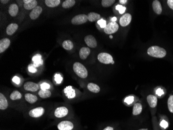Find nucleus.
Returning <instances> with one entry per match:
<instances>
[{
    "mask_svg": "<svg viewBox=\"0 0 173 130\" xmlns=\"http://www.w3.org/2000/svg\"><path fill=\"white\" fill-rule=\"evenodd\" d=\"M147 53L151 56L161 59L167 55V51L165 49L158 47V46H152L148 49Z\"/></svg>",
    "mask_w": 173,
    "mask_h": 130,
    "instance_id": "1",
    "label": "nucleus"
},
{
    "mask_svg": "<svg viewBox=\"0 0 173 130\" xmlns=\"http://www.w3.org/2000/svg\"><path fill=\"white\" fill-rule=\"evenodd\" d=\"M73 69L75 74L81 78H86L87 77L88 71L84 66L78 62H76L73 65Z\"/></svg>",
    "mask_w": 173,
    "mask_h": 130,
    "instance_id": "2",
    "label": "nucleus"
},
{
    "mask_svg": "<svg viewBox=\"0 0 173 130\" xmlns=\"http://www.w3.org/2000/svg\"><path fill=\"white\" fill-rule=\"evenodd\" d=\"M118 29L119 25L116 22H111L107 24L105 28L104 29V31L107 35H112L116 32Z\"/></svg>",
    "mask_w": 173,
    "mask_h": 130,
    "instance_id": "3",
    "label": "nucleus"
},
{
    "mask_svg": "<svg viewBox=\"0 0 173 130\" xmlns=\"http://www.w3.org/2000/svg\"><path fill=\"white\" fill-rule=\"evenodd\" d=\"M87 15L85 14H79L76 15L75 17L73 18L72 19V23L74 25H79L86 23L88 22Z\"/></svg>",
    "mask_w": 173,
    "mask_h": 130,
    "instance_id": "4",
    "label": "nucleus"
},
{
    "mask_svg": "<svg viewBox=\"0 0 173 130\" xmlns=\"http://www.w3.org/2000/svg\"><path fill=\"white\" fill-rule=\"evenodd\" d=\"M97 59L99 62L104 64L112 63L113 61L112 56L107 53H101L97 56Z\"/></svg>",
    "mask_w": 173,
    "mask_h": 130,
    "instance_id": "5",
    "label": "nucleus"
},
{
    "mask_svg": "<svg viewBox=\"0 0 173 130\" xmlns=\"http://www.w3.org/2000/svg\"><path fill=\"white\" fill-rule=\"evenodd\" d=\"M132 20V16L130 14L126 13L121 17L119 23L122 27H126L129 25Z\"/></svg>",
    "mask_w": 173,
    "mask_h": 130,
    "instance_id": "6",
    "label": "nucleus"
},
{
    "mask_svg": "<svg viewBox=\"0 0 173 130\" xmlns=\"http://www.w3.org/2000/svg\"><path fill=\"white\" fill-rule=\"evenodd\" d=\"M44 112V109L43 107H39L30 110L29 115L32 118H38L43 115Z\"/></svg>",
    "mask_w": 173,
    "mask_h": 130,
    "instance_id": "7",
    "label": "nucleus"
},
{
    "mask_svg": "<svg viewBox=\"0 0 173 130\" xmlns=\"http://www.w3.org/2000/svg\"><path fill=\"white\" fill-rule=\"evenodd\" d=\"M85 42L87 45L91 48H94L97 46V41L96 39L92 35H87L85 38Z\"/></svg>",
    "mask_w": 173,
    "mask_h": 130,
    "instance_id": "8",
    "label": "nucleus"
},
{
    "mask_svg": "<svg viewBox=\"0 0 173 130\" xmlns=\"http://www.w3.org/2000/svg\"><path fill=\"white\" fill-rule=\"evenodd\" d=\"M73 128V124L71 122L68 121L61 122L58 125V128L59 130H72Z\"/></svg>",
    "mask_w": 173,
    "mask_h": 130,
    "instance_id": "9",
    "label": "nucleus"
},
{
    "mask_svg": "<svg viewBox=\"0 0 173 130\" xmlns=\"http://www.w3.org/2000/svg\"><path fill=\"white\" fill-rule=\"evenodd\" d=\"M68 113V109L65 107H58L55 110L54 115L57 118H63Z\"/></svg>",
    "mask_w": 173,
    "mask_h": 130,
    "instance_id": "10",
    "label": "nucleus"
},
{
    "mask_svg": "<svg viewBox=\"0 0 173 130\" xmlns=\"http://www.w3.org/2000/svg\"><path fill=\"white\" fill-rule=\"evenodd\" d=\"M42 11H43V9L41 8V7L40 6H37L35 8L32 10L30 13V18L32 20L36 19L41 14Z\"/></svg>",
    "mask_w": 173,
    "mask_h": 130,
    "instance_id": "11",
    "label": "nucleus"
},
{
    "mask_svg": "<svg viewBox=\"0 0 173 130\" xmlns=\"http://www.w3.org/2000/svg\"><path fill=\"white\" fill-rule=\"evenodd\" d=\"M10 44V41L8 38L1 39L0 41V53L5 52L9 47Z\"/></svg>",
    "mask_w": 173,
    "mask_h": 130,
    "instance_id": "12",
    "label": "nucleus"
},
{
    "mask_svg": "<svg viewBox=\"0 0 173 130\" xmlns=\"http://www.w3.org/2000/svg\"><path fill=\"white\" fill-rule=\"evenodd\" d=\"M24 88L26 91L36 92L39 89V86L37 84L32 82H27L24 84Z\"/></svg>",
    "mask_w": 173,
    "mask_h": 130,
    "instance_id": "13",
    "label": "nucleus"
},
{
    "mask_svg": "<svg viewBox=\"0 0 173 130\" xmlns=\"http://www.w3.org/2000/svg\"><path fill=\"white\" fill-rule=\"evenodd\" d=\"M24 7L27 10H33L37 6V2L35 0H24Z\"/></svg>",
    "mask_w": 173,
    "mask_h": 130,
    "instance_id": "14",
    "label": "nucleus"
},
{
    "mask_svg": "<svg viewBox=\"0 0 173 130\" xmlns=\"http://www.w3.org/2000/svg\"><path fill=\"white\" fill-rule=\"evenodd\" d=\"M65 94L68 97V99H72L74 98L76 96V93L74 89L71 86L66 87L64 90Z\"/></svg>",
    "mask_w": 173,
    "mask_h": 130,
    "instance_id": "15",
    "label": "nucleus"
},
{
    "mask_svg": "<svg viewBox=\"0 0 173 130\" xmlns=\"http://www.w3.org/2000/svg\"><path fill=\"white\" fill-rule=\"evenodd\" d=\"M90 50L89 47H83L81 48L79 51V57L81 59L85 60L87 58L89 54H90Z\"/></svg>",
    "mask_w": 173,
    "mask_h": 130,
    "instance_id": "16",
    "label": "nucleus"
},
{
    "mask_svg": "<svg viewBox=\"0 0 173 130\" xmlns=\"http://www.w3.org/2000/svg\"><path fill=\"white\" fill-rule=\"evenodd\" d=\"M152 7L154 12L158 15H160L162 12V8L161 4L160 2L158 0L153 1L152 3Z\"/></svg>",
    "mask_w": 173,
    "mask_h": 130,
    "instance_id": "17",
    "label": "nucleus"
},
{
    "mask_svg": "<svg viewBox=\"0 0 173 130\" xmlns=\"http://www.w3.org/2000/svg\"><path fill=\"white\" fill-rule=\"evenodd\" d=\"M18 26L17 23H10L6 28V33L8 35H13L18 29Z\"/></svg>",
    "mask_w": 173,
    "mask_h": 130,
    "instance_id": "18",
    "label": "nucleus"
},
{
    "mask_svg": "<svg viewBox=\"0 0 173 130\" xmlns=\"http://www.w3.org/2000/svg\"><path fill=\"white\" fill-rule=\"evenodd\" d=\"M147 102L151 108H155L157 105V97L153 95H149L147 97Z\"/></svg>",
    "mask_w": 173,
    "mask_h": 130,
    "instance_id": "19",
    "label": "nucleus"
},
{
    "mask_svg": "<svg viewBox=\"0 0 173 130\" xmlns=\"http://www.w3.org/2000/svg\"><path fill=\"white\" fill-rule=\"evenodd\" d=\"M8 107V103L5 96L2 93H0V109L5 110Z\"/></svg>",
    "mask_w": 173,
    "mask_h": 130,
    "instance_id": "20",
    "label": "nucleus"
},
{
    "mask_svg": "<svg viewBox=\"0 0 173 130\" xmlns=\"http://www.w3.org/2000/svg\"><path fill=\"white\" fill-rule=\"evenodd\" d=\"M33 65L35 67H38L43 65V61L41 59V56L40 54H36L32 58Z\"/></svg>",
    "mask_w": 173,
    "mask_h": 130,
    "instance_id": "21",
    "label": "nucleus"
},
{
    "mask_svg": "<svg viewBox=\"0 0 173 130\" xmlns=\"http://www.w3.org/2000/svg\"><path fill=\"white\" fill-rule=\"evenodd\" d=\"M88 19L89 22H94L98 21L101 18V16L99 14L96 13L94 12H91L87 15Z\"/></svg>",
    "mask_w": 173,
    "mask_h": 130,
    "instance_id": "22",
    "label": "nucleus"
},
{
    "mask_svg": "<svg viewBox=\"0 0 173 130\" xmlns=\"http://www.w3.org/2000/svg\"><path fill=\"white\" fill-rule=\"evenodd\" d=\"M19 11L18 6L16 4H12V5H10L8 10L9 14L12 17H15Z\"/></svg>",
    "mask_w": 173,
    "mask_h": 130,
    "instance_id": "23",
    "label": "nucleus"
},
{
    "mask_svg": "<svg viewBox=\"0 0 173 130\" xmlns=\"http://www.w3.org/2000/svg\"><path fill=\"white\" fill-rule=\"evenodd\" d=\"M88 89L91 92L94 93H97L100 91V87L96 84L93 83H90L87 85Z\"/></svg>",
    "mask_w": 173,
    "mask_h": 130,
    "instance_id": "24",
    "label": "nucleus"
},
{
    "mask_svg": "<svg viewBox=\"0 0 173 130\" xmlns=\"http://www.w3.org/2000/svg\"><path fill=\"white\" fill-rule=\"evenodd\" d=\"M60 0H45V3L49 7H55L58 6L60 4Z\"/></svg>",
    "mask_w": 173,
    "mask_h": 130,
    "instance_id": "25",
    "label": "nucleus"
},
{
    "mask_svg": "<svg viewBox=\"0 0 173 130\" xmlns=\"http://www.w3.org/2000/svg\"><path fill=\"white\" fill-rule=\"evenodd\" d=\"M25 97L26 100L30 104L35 103L37 100V96L32 94L26 93Z\"/></svg>",
    "mask_w": 173,
    "mask_h": 130,
    "instance_id": "26",
    "label": "nucleus"
},
{
    "mask_svg": "<svg viewBox=\"0 0 173 130\" xmlns=\"http://www.w3.org/2000/svg\"><path fill=\"white\" fill-rule=\"evenodd\" d=\"M142 104L140 103L135 104L134 105L133 108V115H138L142 112Z\"/></svg>",
    "mask_w": 173,
    "mask_h": 130,
    "instance_id": "27",
    "label": "nucleus"
},
{
    "mask_svg": "<svg viewBox=\"0 0 173 130\" xmlns=\"http://www.w3.org/2000/svg\"><path fill=\"white\" fill-rule=\"evenodd\" d=\"M62 47L66 50H71L74 47V44L70 40H65V41L63 42Z\"/></svg>",
    "mask_w": 173,
    "mask_h": 130,
    "instance_id": "28",
    "label": "nucleus"
},
{
    "mask_svg": "<svg viewBox=\"0 0 173 130\" xmlns=\"http://www.w3.org/2000/svg\"><path fill=\"white\" fill-rule=\"evenodd\" d=\"M38 95L41 98L46 99L51 96V93L48 90H41L38 92Z\"/></svg>",
    "mask_w": 173,
    "mask_h": 130,
    "instance_id": "29",
    "label": "nucleus"
},
{
    "mask_svg": "<svg viewBox=\"0 0 173 130\" xmlns=\"http://www.w3.org/2000/svg\"><path fill=\"white\" fill-rule=\"evenodd\" d=\"M75 0H66L63 2L62 7L65 9H69L75 5Z\"/></svg>",
    "mask_w": 173,
    "mask_h": 130,
    "instance_id": "30",
    "label": "nucleus"
},
{
    "mask_svg": "<svg viewBox=\"0 0 173 130\" xmlns=\"http://www.w3.org/2000/svg\"><path fill=\"white\" fill-rule=\"evenodd\" d=\"M22 95L20 92L17 91H15L10 95V99L13 100H17L22 99Z\"/></svg>",
    "mask_w": 173,
    "mask_h": 130,
    "instance_id": "31",
    "label": "nucleus"
},
{
    "mask_svg": "<svg viewBox=\"0 0 173 130\" xmlns=\"http://www.w3.org/2000/svg\"><path fill=\"white\" fill-rule=\"evenodd\" d=\"M115 2V0H103L102 1V5L104 7H108Z\"/></svg>",
    "mask_w": 173,
    "mask_h": 130,
    "instance_id": "32",
    "label": "nucleus"
},
{
    "mask_svg": "<svg viewBox=\"0 0 173 130\" xmlns=\"http://www.w3.org/2000/svg\"><path fill=\"white\" fill-rule=\"evenodd\" d=\"M168 110L171 113H173V95L170 96L167 101Z\"/></svg>",
    "mask_w": 173,
    "mask_h": 130,
    "instance_id": "33",
    "label": "nucleus"
},
{
    "mask_svg": "<svg viewBox=\"0 0 173 130\" xmlns=\"http://www.w3.org/2000/svg\"><path fill=\"white\" fill-rule=\"evenodd\" d=\"M116 9L117 10H118L121 14H124L125 12L126 7L123 6L122 5H117L116 7Z\"/></svg>",
    "mask_w": 173,
    "mask_h": 130,
    "instance_id": "34",
    "label": "nucleus"
},
{
    "mask_svg": "<svg viewBox=\"0 0 173 130\" xmlns=\"http://www.w3.org/2000/svg\"><path fill=\"white\" fill-rule=\"evenodd\" d=\"M97 23L100 25V27L102 28H105L106 25H107L106 22L104 19H101L98 20L97 22Z\"/></svg>",
    "mask_w": 173,
    "mask_h": 130,
    "instance_id": "35",
    "label": "nucleus"
},
{
    "mask_svg": "<svg viewBox=\"0 0 173 130\" xmlns=\"http://www.w3.org/2000/svg\"><path fill=\"white\" fill-rule=\"evenodd\" d=\"M54 80L57 83L60 84L63 80L62 77H61L60 74H56L54 75Z\"/></svg>",
    "mask_w": 173,
    "mask_h": 130,
    "instance_id": "36",
    "label": "nucleus"
},
{
    "mask_svg": "<svg viewBox=\"0 0 173 130\" xmlns=\"http://www.w3.org/2000/svg\"><path fill=\"white\" fill-rule=\"evenodd\" d=\"M134 101V97L133 96H129L125 98L124 100V102L128 104H132Z\"/></svg>",
    "mask_w": 173,
    "mask_h": 130,
    "instance_id": "37",
    "label": "nucleus"
},
{
    "mask_svg": "<svg viewBox=\"0 0 173 130\" xmlns=\"http://www.w3.org/2000/svg\"><path fill=\"white\" fill-rule=\"evenodd\" d=\"M28 70L31 73H35L37 71L36 67L33 65H30L29 66Z\"/></svg>",
    "mask_w": 173,
    "mask_h": 130,
    "instance_id": "38",
    "label": "nucleus"
},
{
    "mask_svg": "<svg viewBox=\"0 0 173 130\" xmlns=\"http://www.w3.org/2000/svg\"><path fill=\"white\" fill-rule=\"evenodd\" d=\"M41 90H48L50 88V85L47 83H43L41 85Z\"/></svg>",
    "mask_w": 173,
    "mask_h": 130,
    "instance_id": "39",
    "label": "nucleus"
},
{
    "mask_svg": "<svg viewBox=\"0 0 173 130\" xmlns=\"http://www.w3.org/2000/svg\"><path fill=\"white\" fill-rule=\"evenodd\" d=\"M160 125L163 128H166L168 127V123L165 120H162L161 123H160Z\"/></svg>",
    "mask_w": 173,
    "mask_h": 130,
    "instance_id": "40",
    "label": "nucleus"
},
{
    "mask_svg": "<svg viewBox=\"0 0 173 130\" xmlns=\"http://www.w3.org/2000/svg\"><path fill=\"white\" fill-rule=\"evenodd\" d=\"M12 80H13V81L14 83L17 84H19L20 83V78H19V77H17V76H15V77H14Z\"/></svg>",
    "mask_w": 173,
    "mask_h": 130,
    "instance_id": "41",
    "label": "nucleus"
},
{
    "mask_svg": "<svg viewBox=\"0 0 173 130\" xmlns=\"http://www.w3.org/2000/svg\"><path fill=\"white\" fill-rule=\"evenodd\" d=\"M168 6L173 10V0H168L167 1Z\"/></svg>",
    "mask_w": 173,
    "mask_h": 130,
    "instance_id": "42",
    "label": "nucleus"
},
{
    "mask_svg": "<svg viewBox=\"0 0 173 130\" xmlns=\"http://www.w3.org/2000/svg\"><path fill=\"white\" fill-rule=\"evenodd\" d=\"M156 93H157L156 94H157L159 96H161L162 94H163V90L161 88H159L158 90L157 91Z\"/></svg>",
    "mask_w": 173,
    "mask_h": 130,
    "instance_id": "43",
    "label": "nucleus"
},
{
    "mask_svg": "<svg viewBox=\"0 0 173 130\" xmlns=\"http://www.w3.org/2000/svg\"><path fill=\"white\" fill-rule=\"evenodd\" d=\"M0 2L2 4H7L9 2V1H7V0H3H3H1Z\"/></svg>",
    "mask_w": 173,
    "mask_h": 130,
    "instance_id": "44",
    "label": "nucleus"
},
{
    "mask_svg": "<svg viewBox=\"0 0 173 130\" xmlns=\"http://www.w3.org/2000/svg\"><path fill=\"white\" fill-rule=\"evenodd\" d=\"M103 130H114V128H112V127H107L104 128Z\"/></svg>",
    "mask_w": 173,
    "mask_h": 130,
    "instance_id": "45",
    "label": "nucleus"
},
{
    "mask_svg": "<svg viewBox=\"0 0 173 130\" xmlns=\"http://www.w3.org/2000/svg\"><path fill=\"white\" fill-rule=\"evenodd\" d=\"M119 2L121 4H125L128 2L127 0H120Z\"/></svg>",
    "mask_w": 173,
    "mask_h": 130,
    "instance_id": "46",
    "label": "nucleus"
},
{
    "mask_svg": "<svg viewBox=\"0 0 173 130\" xmlns=\"http://www.w3.org/2000/svg\"><path fill=\"white\" fill-rule=\"evenodd\" d=\"M116 20H117V18L116 17H114L112 19V22H116Z\"/></svg>",
    "mask_w": 173,
    "mask_h": 130,
    "instance_id": "47",
    "label": "nucleus"
},
{
    "mask_svg": "<svg viewBox=\"0 0 173 130\" xmlns=\"http://www.w3.org/2000/svg\"><path fill=\"white\" fill-rule=\"evenodd\" d=\"M148 130L147 128H142V129H140V130Z\"/></svg>",
    "mask_w": 173,
    "mask_h": 130,
    "instance_id": "48",
    "label": "nucleus"
},
{
    "mask_svg": "<svg viewBox=\"0 0 173 130\" xmlns=\"http://www.w3.org/2000/svg\"><path fill=\"white\" fill-rule=\"evenodd\" d=\"M109 38H110L111 39H112V35H110V36H109Z\"/></svg>",
    "mask_w": 173,
    "mask_h": 130,
    "instance_id": "49",
    "label": "nucleus"
},
{
    "mask_svg": "<svg viewBox=\"0 0 173 130\" xmlns=\"http://www.w3.org/2000/svg\"><path fill=\"white\" fill-rule=\"evenodd\" d=\"M115 63V62H114V60H113V61H112V64H114V63Z\"/></svg>",
    "mask_w": 173,
    "mask_h": 130,
    "instance_id": "50",
    "label": "nucleus"
}]
</instances>
